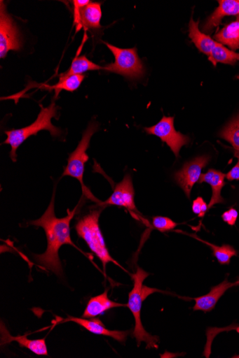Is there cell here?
I'll use <instances>...</instances> for the list:
<instances>
[{
  "mask_svg": "<svg viewBox=\"0 0 239 358\" xmlns=\"http://www.w3.org/2000/svg\"><path fill=\"white\" fill-rule=\"evenodd\" d=\"M102 209L104 208L101 207L82 217L76 224V232L78 236L85 241L90 250L99 258L104 266V272L109 263H114L127 272L110 255L100 229L99 218Z\"/></svg>",
  "mask_w": 239,
  "mask_h": 358,
  "instance_id": "cell-4",
  "label": "cell"
},
{
  "mask_svg": "<svg viewBox=\"0 0 239 358\" xmlns=\"http://www.w3.org/2000/svg\"><path fill=\"white\" fill-rule=\"evenodd\" d=\"M238 162L236 165L227 173L226 178L229 181H239V156L237 157Z\"/></svg>",
  "mask_w": 239,
  "mask_h": 358,
  "instance_id": "cell-28",
  "label": "cell"
},
{
  "mask_svg": "<svg viewBox=\"0 0 239 358\" xmlns=\"http://www.w3.org/2000/svg\"><path fill=\"white\" fill-rule=\"evenodd\" d=\"M73 4L74 23L78 31L82 27L86 29L101 28V3H91L89 0H74Z\"/></svg>",
  "mask_w": 239,
  "mask_h": 358,
  "instance_id": "cell-10",
  "label": "cell"
},
{
  "mask_svg": "<svg viewBox=\"0 0 239 358\" xmlns=\"http://www.w3.org/2000/svg\"><path fill=\"white\" fill-rule=\"evenodd\" d=\"M153 226L161 233L172 231L177 227V223L166 217L156 216L153 218Z\"/></svg>",
  "mask_w": 239,
  "mask_h": 358,
  "instance_id": "cell-25",
  "label": "cell"
},
{
  "mask_svg": "<svg viewBox=\"0 0 239 358\" xmlns=\"http://www.w3.org/2000/svg\"><path fill=\"white\" fill-rule=\"evenodd\" d=\"M98 205L102 208L107 206L123 207L132 214L140 215L135 204V190L131 176L126 174L123 180L115 187L111 196L104 202H100Z\"/></svg>",
  "mask_w": 239,
  "mask_h": 358,
  "instance_id": "cell-11",
  "label": "cell"
},
{
  "mask_svg": "<svg viewBox=\"0 0 239 358\" xmlns=\"http://www.w3.org/2000/svg\"><path fill=\"white\" fill-rule=\"evenodd\" d=\"M209 210L208 205L201 197L197 198L193 203L192 210L199 217H203Z\"/></svg>",
  "mask_w": 239,
  "mask_h": 358,
  "instance_id": "cell-26",
  "label": "cell"
},
{
  "mask_svg": "<svg viewBox=\"0 0 239 358\" xmlns=\"http://www.w3.org/2000/svg\"><path fill=\"white\" fill-rule=\"evenodd\" d=\"M12 342H17L20 347L25 348L38 355H48L46 339L29 340L27 338V334L23 336H19L13 337L11 336L9 331L4 323H1V344L6 345Z\"/></svg>",
  "mask_w": 239,
  "mask_h": 358,
  "instance_id": "cell-15",
  "label": "cell"
},
{
  "mask_svg": "<svg viewBox=\"0 0 239 358\" xmlns=\"http://www.w3.org/2000/svg\"><path fill=\"white\" fill-rule=\"evenodd\" d=\"M55 190L53 192L51 202L43 215L29 224L41 227L44 229L47 240L48 248L41 255H34L36 262L43 268L53 272L57 276L63 274L62 264L59 257V250L64 245H70L81 251L72 241L71 236V222L74 217L78 207L73 211L67 210L68 215L63 218H58L55 213Z\"/></svg>",
  "mask_w": 239,
  "mask_h": 358,
  "instance_id": "cell-1",
  "label": "cell"
},
{
  "mask_svg": "<svg viewBox=\"0 0 239 358\" xmlns=\"http://www.w3.org/2000/svg\"><path fill=\"white\" fill-rule=\"evenodd\" d=\"M197 241L207 245L213 250L214 257L217 259L218 262L221 265H228L231 262V259L233 256L237 255L235 250L229 245H224L221 247L215 245L207 241H205L198 238L196 235L187 234Z\"/></svg>",
  "mask_w": 239,
  "mask_h": 358,
  "instance_id": "cell-24",
  "label": "cell"
},
{
  "mask_svg": "<svg viewBox=\"0 0 239 358\" xmlns=\"http://www.w3.org/2000/svg\"><path fill=\"white\" fill-rule=\"evenodd\" d=\"M214 39L232 51L239 49V17L226 26L216 34Z\"/></svg>",
  "mask_w": 239,
  "mask_h": 358,
  "instance_id": "cell-19",
  "label": "cell"
},
{
  "mask_svg": "<svg viewBox=\"0 0 239 358\" xmlns=\"http://www.w3.org/2000/svg\"><path fill=\"white\" fill-rule=\"evenodd\" d=\"M149 275V273L139 267L137 268L135 274L131 275L134 285L128 296L127 307L135 318V329L132 336L137 341L138 346L139 347L141 343L144 342L146 343L147 349H157L159 338L158 336L151 335L145 330L141 315L143 302L155 292H161L157 289L144 285V282Z\"/></svg>",
  "mask_w": 239,
  "mask_h": 358,
  "instance_id": "cell-2",
  "label": "cell"
},
{
  "mask_svg": "<svg viewBox=\"0 0 239 358\" xmlns=\"http://www.w3.org/2000/svg\"><path fill=\"white\" fill-rule=\"evenodd\" d=\"M72 321L81 325L83 328L95 335L104 336L111 337L114 340L120 342L125 343L129 334V331H118L108 330L104 323L102 322L98 318H93L87 320L86 318H79L70 317L63 320V322Z\"/></svg>",
  "mask_w": 239,
  "mask_h": 358,
  "instance_id": "cell-13",
  "label": "cell"
},
{
  "mask_svg": "<svg viewBox=\"0 0 239 358\" xmlns=\"http://www.w3.org/2000/svg\"><path fill=\"white\" fill-rule=\"evenodd\" d=\"M225 178L224 173L214 169H210L206 173L200 176L198 182L200 184L207 182L212 188V197L208 205L209 210L217 204L225 203L221 196V190L226 185Z\"/></svg>",
  "mask_w": 239,
  "mask_h": 358,
  "instance_id": "cell-16",
  "label": "cell"
},
{
  "mask_svg": "<svg viewBox=\"0 0 239 358\" xmlns=\"http://www.w3.org/2000/svg\"><path fill=\"white\" fill-rule=\"evenodd\" d=\"M104 43L113 53L115 61L102 67V70L123 76L129 80H139L144 76L146 71L137 48L123 49L106 42Z\"/></svg>",
  "mask_w": 239,
  "mask_h": 358,
  "instance_id": "cell-5",
  "label": "cell"
},
{
  "mask_svg": "<svg viewBox=\"0 0 239 358\" xmlns=\"http://www.w3.org/2000/svg\"><path fill=\"white\" fill-rule=\"evenodd\" d=\"M21 36L13 19L8 15L6 5L1 1L0 9V57L5 58L11 50L19 51L22 48Z\"/></svg>",
  "mask_w": 239,
  "mask_h": 358,
  "instance_id": "cell-8",
  "label": "cell"
},
{
  "mask_svg": "<svg viewBox=\"0 0 239 358\" xmlns=\"http://www.w3.org/2000/svg\"><path fill=\"white\" fill-rule=\"evenodd\" d=\"M219 137L232 145L235 157L239 156V115L221 130Z\"/></svg>",
  "mask_w": 239,
  "mask_h": 358,
  "instance_id": "cell-22",
  "label": "cell"
},
{
  "mask_svg": "<svg viewBox=\"0 0 239 358\" xmlns=\"http://www.w3.org/2000/svg\"><path fill=\"white\" fill-rule=\"evenodd\" d=\"M235 286H239V280L235 282H230L226 279L219 285L213 287L208 294L194 299L195 306L193 308V310H200L204 313L212 311L225 292L228 289Z\"/></svg>",
  "mask_w": 239,
  "mask_h": 358,
  "instance_id": "cell-14",
  "label": "cell"
},
{
  "mask_svg": "<svg viewBox=\"0 0 239 358\" xmlns=\"http://www.w3.org/2000/svg\"><path fill=\"white\" fill-rule=\"evenodd\" d=\"M189 36L197 49L202 53L210 57L213 50L217 45L209 35L199 29V20L195 22L191 19L189 24Z\"/></svg>",
  "mask_w": 239,
  "mask_h": 358,
  "instance_id": "cell-18",
  "label": "cell"
},
{
  "mask_svg": "<svg viewBox=\"0 0 239 358\" xmlns=\"http://www.w3.org/2000/svg\"><path fill=\"white\" fill-rule=\"evenodd\" d=\"M210 161L209 155L197 157L184 165L183 168L175 173V180L184 191L186 197L191 199V192L194 185L198 182L202 170Z\"/></svg>",
  "mask_w": 239,
  "mask_h": 358,
  "instance_id": "cell-9",
  "label": "cell"
},
{
  "mask_svg": "<svg viewBox=\"0 0 239 358\" xmlns=\"http://www.w3.org/2000/svg\"><path fill=\"white\" fill-rule=\"evenodd\" d=\"M98 127L99 124L95 122L89 123L77 148L69 155V157L67 159V165L62 175V177L69 176L77 179L81 182L83 192L86 194L89 192L83 182L85 167L89 159L86 152L90 147V140L97 131Z\"/></svg>",
  "mask_w": 239,
  "mask_h": 358,
  "instance_id": "cell-6",
  "label": "cell"
},
{
  "mask_svg": "<svg viewBox=\"0 0 239 358\" xmlns=\"http://www.w3.org/2000/svg\"><path fill=\"white\" fill-rule=\"evenodd\" d=\"M209 59L214 66L218 63L234 65L239 62V53L235 52L218 43L209 57Z\"/></svg>",
  "mask_w": 239,
  "mask_h": 358,
  "instance_id": "cell-23",
  "label": "cell"
},
{
  "mask_svg": "<svg viewBox=\"0 0 239 358\" xmlns=\"http://www.w3.org/2000/svg\"><path fill=\"white\" fill-rule=\"evenodd\" d=\"M144 129L147 134L157 136L163 143H166L177 158L179 157L182 147L190 143L189 137L177 131L175 117L163 116L156 124L145 127Z\"/></svg>",
  "mask_w": 239,
  "mask_h": 358,
  "instance_id": "cell-7",
  "label": "cell"
},
{
  "mask_svg": "<svg viewBox=\"0 0 239 358\" xmlns=\"http://www.w3.org/2000/svg\"><path fill=\"white\" fill-rule=\"evenodd\" d=\"M238 213L235 209L233 208H231L228 211L225 212L221 217L223 220L228 224L231 226H233L235 224V222L238 218Z\"/></svg>",
  "mask_w": 239,
  "mask_h": 358,
  "instance_id": "cell-27",
  "label": "cell"
},
{
  "mask_svg": "<svg viewBox=\"0 0 239 358\" xmlns=\"http://www.w3.org/2000/svg\"><path fill=\"white\" fill-rule=\"evenodd\" d=\"M41 112L37 120L25 127L7 130L5 134L8 138L4 144L10 145L11 151V157L13 162L17 161V150L18 148L29 137L37 136L42 130H48L53 137H60L62 135V129L52 124V119L57 116L58 108L54 101L48 108L41 105Z\"/></svg>",
  "mask_w": 239,
  "mask_h": 358,
  "instance_id": "cell-3",
  "label": "cell"
},
{
  "mask_svg": "<svg viewBox=\"0 0 239 358\" xmlns=\"http://www.w3.org/2000/svg\"><path fill=\"white\" fill-rule=\"evenodd\" d=\"M102 70V67L93 62L86 55H82L73 60L71 66L65 73L60 74L61 76H71L75 75H83L88 71H96Z\"/></svg>",
  "mask_w": 239,
  "mask_h": 358,
  "instance_id": "cell-20",
  "label": "cell"
},
{
  "mask_svg": "<svg viewBox=\"0 0 239 358\" xmlns=\"http://www.w3.org/2000/svg\"><path fill=\"white\" fill-rule=\"evenodd\" d=\"M218 3L219 7L202 26L205 34H210L225 17L239 15V0H219Z\"/></svg>",
  "mask_w": 239,
  "mask_h": 358,
  "instance_id": "cell-12",
  "label": "cell"
},
{
  "mask_svg": "<svg viewBox=\"0 0 239 358\" xmlns=\"http://www.w3.org/2000/svg\"></svg>",
  "mask_w": 239,
  "mask_h": 358,
  "instance_id": "cell-29",
  "label": "cell"
},
{
  "mask_svg": "<svg viewBox=\"0 0 239 358\" xmlns=\"http://www.w3.org/2000/svg\"><path fill=\"white\" fill-rule=\"evenodd\" d=\"M86 76L84 75H75L71 76H60L59 82L53 86H46V90H55V97H57L61 91L74 92L81 85Z\"/></svg>",
  "mask_w": 239,
  "mask_h": 358,
  "instance_id": "cell-21",
  "label": "cell"
},
{
  "mask_svg": "<svg viewBox=\"0 0 239 358\" xmlns=\"http://www.w3.org/2000/svg\"><path fill=\"white\" fill-rule=\"evenodd\" d=\"M109 289L104 294L90 299L83 315V318H93L116 308L127 307V305L118 303L109 299Z\"/></svg>",
  "mask_w": 239,
  "mask_h": 358,
  "instance_id": "cell-17",
  "label": "cell"
}]
</instances>
